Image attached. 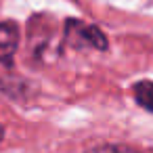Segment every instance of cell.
I'll use <instances>...</instances> for the list:
<instances>
[{
  "mask_svg": "<svg viewBox=\"0 0 153 153\" xmlns=\"http://www.w3.org/2000/svg\"><path fill=\"white\" fill-rule=\"evenodd\" d=\"M65 42L74 48H94V51H105L107 48V36L97 27L80 19H69L65 23Z\"/></svg>",
  "mask_w": 153,
  "mask_h": 153,
  "instance_id": "obj_1",
  "label": "cell"
},
{
  "mask_svg": "<svg viewBox=\"0 0 153 153\" xmlns=\"http://www.w3.org/2000/svg\"><path fill=\"white\" fill-rule=\"evenodd\" d=\"M19 46V27L15 21H0V63L11 67Z\"/></svg>",
  "mask_w": 153,
  "mask_h": 153,
  "instance_id": "obj_2",
  "label": "cell"
},
{
  "mask_svg": "<svg viewBox=\"0 0 153 153\" xmlns=\"http://www.w3.org/2000/svg\"><path fill=\"white\" fill-rule=\"evenodd\" d=\"M132 94H134V101L143 109H147L149 113H153V82H147V80L136 82L132 86Z\"/></svg>",
  "mask_w": 153,
  "mask_h": 153,
  "instance_id": "obj_3",
  "label": "cell"
},
{
  "mask_svg": "<svg viewBox=\"0 0 153 153\" xmlns=\"http://www.w3.org/2000/svg\"><path fill=\"white\" fill-rule=\"evenodd\" d=\"M88 153H138L130 147H124V145H103V147H97V149H90Z\"/></svg>",
  "mask_w": 153,
  "mask_h": 153,
  "instance_id": "obj_4",
  "label": "cell"
},
{
  "mask_svg": "<svg viewBox=\"0 0 153 153\" xmlns=\"http://www.w3.org/2000/svg\"><path fill=\"white\" fill-rule=\"evenodd\" d=\"M2 134H4V128H2V124H0V140H2Z\"/></svg>",
  "mask_w": 153,
  "mask_h": 153,
  "instance_id": "obj_5",
  "label": "cell"
}]
</instances>
